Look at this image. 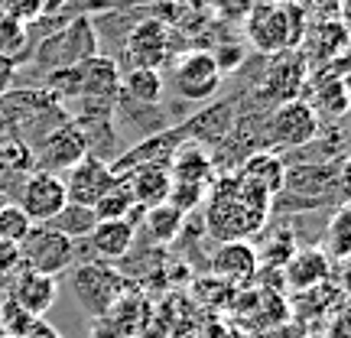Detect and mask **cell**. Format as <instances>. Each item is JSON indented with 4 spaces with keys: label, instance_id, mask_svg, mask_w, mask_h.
Returning <instances> with one entry per match:
<instances>
[{
    "label": "cell",
    "instance_id": "obj_1",
    "mask_svg": "<svg viewBox=\"0 0 351 338\" xmlns=\"http://www.w3.org/2000/svg\"><path fill=\"white\" fill-rule=\"evenodd\" d=\"M274 199L244 173L221 176L208 199V228L221 241H244L267 225Z\"/></svg>",
    "mask_w": 351,
    "mask_h": 338
},
{
    "label": "cell",
    "instance_id": "obj_2",
    "mask_svg": "<svg viewBox=\"0 0 351 338\" xmlns=\"http://www.w3.org/2000/svg\"><path fill=\"white\" fill-rule=\"evenodd\" d=\"M244 33H247L254 49L263 52V56L289 52L306 36V10L263 0L244 16Z\"/></svg>",
    "mask_w": 351,
    "mask_h": 338
},
{
    "label": "cell",
    "instance_id": "obj_3",
    "mask_svg": "<svg viewBox=\"0 0 351 338\" xmlns=\"http://www.w3.org/2000/svg\"><path fill=\"white\" fill-rule=\"evenodd\" d=\"M98 36H95V23L91 16H72L65 29H56L29 52L26 62L33 69H43V75H49L56 69H69V65H82L91 56H98Z\"/></svg>",
    "mask_w": 351,
    "mask_h": 338
},
{
    "label": "cell",
    "instance_id": "obj_4",
    "mask_svg": "<svg viewBox=\"0 0 351 338\" xmlns=\"http://www.w3.org/2000/svg\"><path fill=\"white\" fill-rule=\"evenodd\" d=\"M16 251H20L23 270L43 276H59L75 263V244L62 238L59 231H52L49 225H33L26 231V238L16 244Z\"/></svg>",
    "mask_w": 351,
    "mask_h": 338
},
{
    "label": "cell",
    "instance_id": "obj_5",
    "mask_svg": "<svg viewBox=\"0 0 351 338\" xmlns=\"http://www.w3.org/2000/svg\"><path fill=\"white\" fill-rule=\"evenodd\" d=\"M263 134H267V143H274L280 150H302L319 137V114L302 98L276 104L274 111L267 114Z\"/></svg>",
    "mask_w": 351,
    "mask_h": 338
},
{
    "label": "cell",
    "instance_id": "obj_6",
    "mask_svg": "<svg viewBox=\"0 0 351 338\" xmlns=\"http://www.w3.org/2000/svg\"><path fill=\"white\" fill-rule=\"evenodd\" d=\"M72 293H75V300L82 302L85 313L101 319L124 296V276L117 274L111 263L88 261L82 267H75V274H72Z\"/></svg>",
    "mask_w": 351,
    "mask_h": 338
},
{
    "label": "cell",
    "instance_id": "obj_7",
    "mask_svg": "<svg viewBox=\"0 0 351 338\" xmlns=\"http://www.w3.org/2000/svg\"><path fill=\"white\" fill-rule=\"evenodd\" d=\"M309 82V62H306V52L289 49L280 52L270 69L263 72L261 85H257V101L263 104H287V101L302 98V88Z\"/></svg>",
    "mask_w": 351,
    "mask_h": 338
},
{
    "label": "cell",
    "instance_id": "obj_8",
    "mask_svg": "<svg viewBox=\"0 0 351 338\" xmlns=\"http://www.w3.org/2000/svg\"><path fill=\"white\" fill-rule=\"evenodd\" d=\"M33 153V169L36 173H49V176H65L75 163H82L88 156V147H85V137L72 121L62 127L49 130L46 137L29 147Z\"/></svg>",
    "mask_w": 351,
    "mask_h": 338
},
{
    "label": "cell",
    "instance_id": "obj_9",
    "mask_svg": "<svg viewBox=\"0 0 351 338\" xmlns=\"http://www.w3.org/2000/svg\"><path fill=\"white\" fill-rule=\"evenodd\" d=\"M221 72L215 69L212 49H189L179 62H176V78L173 88L176 95L189 104H202V101H212L221 91Z\"/></svg>",
    "mask_w": 351,
    "mask_h": 338
},
{
    "label": "cell",
    "instance_id": "obj_10",
    "mask_svg": "<svg viewBox=\"0 0 351 338\" xmlns=\"http://www.w3.org/2000/svg\"><path fill=\"white\" fill-rule=\"evenodd\" d=\"M16 205H20V212L29 218V225H46V221H52V218L69 205L62 176H49V173H36V169H33V173L23 176V182H20Z\"/></svg>",
    "mask_w": 351,
    "mask_h": 338
},
{
    "label": "cell",
    "instance_id": "obj_11",
    "mask_svg": "<svg viewBox=\"0 0 351 338\" xmlns=\"http://www.w3.org/2000/svg\"><path fill=\"white\" fill-rule=\"evenodd\" d=\"M169 59V29L163 20H140L127 29L124 36V62L130 69H153L160 72V65Z\"/></svg>",
    "mask_w": 351,
    "mask_h": 338
},
{
    "label": "cell",
    "instance_id": "obj_12",
    "mask_svg": "<svg viewBox=\"0 0 351 338\" xmlns=\"http://www.w3.org/2000/svg\"><path fill=\"white\" fill-rule=\"evenodd\" d=\"M182 140H186L182 127H169V130H163V134H153V137L134 143L127 153L114 156V163H108V166H111V173H114L117 182H121L127 173L143 169V166H163V169H169V160H173L176 147H179Z\"/></svg>",
    "mask_w": 351,
    "mask_h": 338
},
{
    "label": "cell",
    "instance_id": "obj_13",
    "mask_svg": "<svg viewBox=\"0 0 351 338\" xmlns=\"http://www.w3.org/2000/svg\"><path fill=\"white\" fill-rule=\"evenodd\" d=\"M65 186V199L69 205H82V208H91L98 199H104L111 189H117L121 182L114 179L111 166L95 160V156H85L82 163H75L69 173L62 176Z\"/></svg>",
    "mask_w": 351,
    "mask_h": 338
},
{
    "label": "cell",
    "instance_id": "obj_14",
    "mask_svg": "<svg viewBox=\"0 0 351 338\" xmlns=\"http://www.w3.org/2000/svg\"><path fill=\"white\" fill-rule=\"evenodd\" d=\"M10 300L16 302L26 315L43 319V315L52 309V302L59 300V280H56V276L33 274V270H23V267H20L10 280Z\"/></svg>",
    "mask_w": 351,
    "mask_h": 338
},
{
    "label": "cell",
    "instance_id": "obj_15",
    "mask_svg": "<svg viewBox=\"0 0 351 338\" xmlns=\"http://www.w3.org/2000/svg\"><path fill=\"white\" fill-rule=\"evenodd\" d=\"M257 270H261V257H257V248L247 241H225L212 257V274L228 287L251 283Z\"/></svg>",
    "mask_w": 351,
    "mask_h": 338
},
{
    "label": "cell",
    "instance_id": "obj_16",
    "mask_svg": "<svg viewBox=\"0 0 351 338\" xmlns=\"http://www.w3.org/2000/svg\"><path fill=\"white\" fill-rule=\"evenodd\" d=\"M315 82H306L302 91H309V98H302L315 114L326 111V117H341L348 111V85H345V59L335 62V72L326 69L322 75H313Z\"/></svg>",
    "mask_w": 351,
    "mask_h": 338
},
{
    "label": "cell",
    "instance_id": "obj_17",
    "mask_svg": "<svg viewBox=\"0 0 351 338\" xmlns=\"http://www.w3.org/2000/svg\"><path fill=\"white\" fill-rule=\"evenodd\" d=\"M212 153L202 143H192V140H182L176 147L173 160H169V182L173 186H195L205 189L212 182Z\"/></svg>",
    "mask_w": 351,
    "mask_h": 338
},
{
    "label": "cell",
    "instance_id": "obj_18",
    "mask_svg": "<svg viewBox=\"0 0 351 338\" xmlns=\"http://www.w3.org/2000/svg\"><path fill=\"white\" fill-rule=\"evenodd\" d=\"M234 117H238L234 101H221V104H212L205 111H195V117H189L186 124H182V134H186V140L202 143V147L221 143L234 130Z\"/></svg>",
    "mask_w": 351,
    "mask_h": 338
},
{
    "label": "cell",
    "instance_id": "obj_19",
    "mask_svg": "<svg viewBox=\"0 0 351 338\" xmlns=\"http://www.w3.org/2000/svg\"><path fill=\"white\" fill-rule=\"evenodd\" d=\"M332 276V261L319 248H302L283 263V283L300 293H309V289L328 283Z\"/></svg>",
    "mask_w": 351,
    "mask_h": 338
},
{
    "label": "cell",
    "instance_id": "obj_20",
    "mask_svg": "<svg viewBox=\"0 0 351 338\" xmlns=\"http://www.w3.org/2000/svg\"><path fill=\"white\" fill-rule=\"evenodd\" d=\"M82 69V98L88 101H114L121 98V72L111 56H91L88 62L78 65Z\"/></svg>",
    "mask_w": 351,
    "mask_h": 338
},
{
    "label": "cell",
    "instance_id": "obj_21",
    "mask_svg": "<svg viewBox=\"0 0 351 338\" xmlns=\"http://www.w3.org/2000/svg\"><path fill=\"white\" fill-rule=\"evenodd\" d=\"M121 186L127 189V195L130 202L137 205V208H153V205H163L169 199V169L163 166H143V169H134V173H127L121 179Z\"/></svg>",
    "mask_w": 351,
    "mask_h": 338
},
{
    "label": "cell",
    "instance_id": "obj_22",
    "mask_svg": "<svg viewBox=\"0 0 351 338\" xmlns=\"http://www.w3.org/2000/svg\"><path fill=\"white\" fill-rule=\"evenodd\" d=\"M134 238H137V228L130 221H98L88 234V244L95 257H101V263L108 261H124L127 251L134 248Z\"/></svg>",
    "mask_w": 351,
    "mask_h": 338
},
{
    "label": "cell",
    "instance_id": "obj_23",
    "mask_svg": "<svg viewBox=\"0 0 351 338\" xmlns=\"http://www.w3.org/2000/svg\"><path fill=\"white\" fill-rule=\"evenodd\" d=\"M238 173H244L247 179H254L270 199H276V195L283 192V182H287V163L270 150L251 153V156L238 166Z\"/></svg>",
    "mask_w": 351,
    "mask_h": 338
},
{
    "label": "cell",
    "instance_id": "obj_24",
    "mask_svg": "<svg viewBox=\"0 0 351 338\" xmlns=\"http://www.w3.org/2000/svg\"><path fill=\"white\" fill-rule=\"evenodd\" d=\"M309 46H313V52L306 56V62H313V59H345V46H348V36H345V23H341V16L335 20V16H328L326 23H319L313 29V36H309Z\"/></svg>",
    "mask_w": 351,
    "mask_h": 338
},
{
    "label": "cell",
    "instance_id": "obj_25",
    "mask_svg": "<svg viewBox=\"0 0 351 338\" xmlns=\"http://www.w3.org/2000/svg\"><path fill=\"white\" fill-rule=\"evenodd\" d=\"M121 95L134 104H160L163 101V75L153 69H130L121 75Z\"/></svg>",
    "mask_w": 351,
    "mask_h": 338
},
{
    "label": "cell",
    "instance_id": "obj_26",
    "mask_svg": "<svg viewBox=\"0 0 351 338\" xmlns=\"http://www.w3.org/2000/svg\"><path fill=\"white\" fill-rule=\"evenodd\" d=\"M143 225H147V234H150L156 244H169V241H176V234L182 231L186 215L179 212L176 205L163 202V205H153V208L143 212Z\"/></svg>",
    "mask_w": 351,
    "mask_h": 338
},
{
    "label": "cell",
    "instance_id": "obj_27",
    "mask_svg": "<svg viewBox=\"0 0 351 338\" xmlns=\"http://www.w3.org/2000/svg\"><path fill=\"white\" fill-rule=\"evenodd\" d=\"M46 225H49L52 231H59V234L69 238V241H88L91 228L98 225V221H95L91 208H82V205H65L62 212L56 215L52 221H46Z\"/></svg>",
    "mask_w": 351,
    "mask_h": 338
},
{
    "label": "cell",
    "instance_id": "obj_28",
    "mask_svg": "<svg viewBox=\"0 0 351 338\" xmlns=\"http://www.w3.org/2000/svg\"><path fill=\"white\" fill-rule=\"evenodd\" d=\"M29 49H33L29 29L20 26V23H13L10 16H3V13H0V56L20 65V62L29 59Z\"/></svg>",
    "mask_w": 351,
    "mask_h": 338
},
{
    "label": "cell",
    "instance_id": "obj_29",
    "mask_svg": "<svg viewBox=\"0 0 351 338\" xmlns=\"http://www.w3.org/2000/svg\"><path fill=\"white\" fill-rule=\"evenodd\" d=\"M351 212H348V205H339V212L332 215L326 221V257L328 261H345L351 251Z\"/></svg>",
    "mask_w": 351,
    "mask_h": 338
},
{
    "label": "cell",
    "instance_id": "obj_30",
    "mask_svg": "<svg viewBox=\"0 0 351 338\" xmlns=\"http://www.w3.org/2000/svg\"><path fill=\"white\" fill-rule=\"evenodd\" d=\"M134 208H137V205L130 202L127 189L117 186V189H111L104 199H98L91 205V215H95V221H127Z\"/></svg>",
    "mask_w": 351,
    "mask_h": 338
},
{
    "label": "cell",
    "instance_id": "obj_31",
    "mask_svg": "<svg viewBox=\"0 0 351 338\" xmlns=\"http://www.w3.org/2000/svg\"><path fill=\"white\" fill-rule=\"evenodd\" d=\"M29 218L20 212L16 202H0V244H20L29 231Z\"/></svg>",
    "mask_w": 351,
    "mask_h": 338
},
{
    "label": "cell",
    "instance_id": "obj_32",
    "mask_svg": "<svg viewBox=\"0 0 351 338\" xmlns=\"http://www.w3.org/2000/svg\"><path fill=\"white\" fill-rule=\"evenodd\" d=\"M33 322H36V319H33V315H26L23 309L10 300V296L0 302V326H3V335L7 338H23Z\"/></svg>",
    "mask_w": 351,
    "mask_h": 338
},
{
    "label": "cell",
    "instance_id": "obj_33",
    "mask_svg": "<svg viewBox=\"0 0 351 338\" xmlns=\"http://www.w3.org/2000/svg\"><path fill=\"white\" fill-rule=\"evenodd\" d=\"M0 13H3V16H10L13 23L26 26V29L43 20V7H39V0H0Z\"/></svg>",
    "mask_w": 351,
    "mask_h": 338
},
{
    "label": "cell",
    "instance_id": "obj_34",
    "mask_svg": "<svg viewBox=\"0 0 351 338\" xmlns=\"http://www.w3.org/2000/svg\"><path fill=\"white\" fill-rule=\"evenodd\" d=\"M300 251L296 248V241H293V234L289 231H280V238H274L270 244H267V251H257V257H263V263H276V267H283V263L293 257V254Z\"/></svg>",
    "mask_w": 351,
    "mask_h": 338
},
{
    "label": "cell",
    "instance_id": "obj_35",
    "mask_svg": "<svg viewBox=\"0 0 351 338\" xmlns=\"http://www.w3.org/2000/svg\"><path fill=\"white\" fill-rule=\"evenodd\" d=\"M215 59V69L221 72V78L231 75V72H238L241 65H244V59H247V49H241V46H221V49L212 52Z\"/></svg>",
    "mask_w": 351,
    "mask_h": 338
},
{
    "label": "cell",
    "instance_id": "obj_36",
    "mask_svg": "<svg viewBox=\"0 0 351 338\" xmlns=\"http://www.w3.org/2000/svg\"><path fill=\"white\" fill-rule=\"evenodd\" d=\"M156 7L160 0H82V10H88V13H124L127 7Z\"/></svg>",
    "mask_w": 351,
    "mask_h": 338
},
{
    "label": "cell",
    "instance_id": "obj_37",
    "mask_svg": "<svg viewBox=\"0 0 351 338\" xmlns=\"http://www.w3.org/2000/svg\"><path fill=\"white\" fill-rule=\"evenodd\" d=\"M13 78H16V62H10V59L0 56V98L13 88Z\"/></svg>",
    "mask_w": 351,
    "mask_h": 338
},
{
    "label": "cell",
    "instance_id": "obj_38",
    "mask_svg": "<svg viewBox=\"0 0 351 338\" xmlns=\"http://www.w3.org/2000/svg\"><path fill=\"white\" fill-rule=\"evenodd\" d=\"M23 338H62V335H59V332H56V328H52L46 319H36V322L29 326V332H26Z\"/></svg>",
    "mask_w": 351,
    "mask_h": 338
},
{
    "label": "cell",
    "instance_id": "obj_39",
    "mask_svg": "<svg viewBox=\"0 0 351 338\" xmlns=\"http://www.w3.org/2000/svg\"><path fill=\"white\" fill-rule=\"evenodd\" d=\"M69 3H72V0H39V7H43V20H52V16H62Z\"/></svg>",
    "mask_w": 351,
    "mask_h": 338
},
{
    "label": "cell",
    "instance_id": "obj_40",
    "mask_svg": "<svg viewBox=\"0 0 351 338\" xmlns=\"http://www.w3.org/2000/svg\"><path fill=\"white\" fill-rule=\"evenodd\" d=\"M7 130H10V127H7V121H3V117H0V140H3V137H10V134H7Z\"/></svg>",
    "mask_w": 351,
    "mask_h": 338
},
{
    "label": "cell",
    "instance_id": "obj_41",
    "mask_svg": "<svg viewBox=\"0 0 351 338\" xmlns=\"http://www.w3.org/2000/svg\"><path fill=\"white\" fill-rule=\"evenodd\" d=\"M0 338H7V335H3V326H0Z\"/></svg>",
    "mask_w": 351,
    "mask_h": 338
},
{
    "label": "cell",
    "instance_id": "obj_42",
    "mask_svg": "<svg viewBox=\"0 0 351 338\" xmlns=\"http://www.w3.org/2000/svg\"><path fill=\"white\" fill-rule=\"evenodd\" d=\"M0 202H3V199H0Z\"/></svg>",
    "mask_w": 351,
    "mask_h": 338
}]
</instances>
